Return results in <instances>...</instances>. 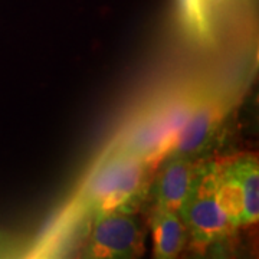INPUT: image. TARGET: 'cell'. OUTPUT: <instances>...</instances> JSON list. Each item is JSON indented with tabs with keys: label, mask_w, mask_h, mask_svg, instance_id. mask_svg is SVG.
Returning a JSON list of instances; mask_svg holds the SVG:
<instances>
[{
	"label": "cell",
	"mask_w": 259,
	"mask_h": 259,
	"mask_svg": "<svg viewBox=\"0 0 259 259\" xmlns=\"http://www.w3.org/2000/svg\"><path fill=\"white\" fill-rule=\"evenodd\" d=\"M154 168L144 158L117 148L93 173L81 193V207L94 216L108 212L133 213L147 193Z\"/></svg>",
	"instance_id": "6da1fadb"
},
{
	"label": "cell",
	"mask_w": 259,
	"mask_h": 259,
	"mask_svg": "<svg viewBox=\"0 0 259 259\" xmlns=\"http://www.w3.org/2000/svg\"><path fill=\"white\" fill-rule=\"evenodd\" d=\"M203 97L199 93H186L147 110L130 127L118 148L157 167Z\"/></svg>",
	"instance_id": "7a4b0ae2"
},
{
	"label": "cell",
	"mask_w": 259,
	"mask_h": 259,
	"mask_svg": "<svg viewBox=\"0 0 259 259\" xmlns=\"http://www.w3.org/2000/svg\"><path fill=\"white\" fill-rule=\"evenodd\" d=\"M214 193L235 229L249 226L259 216L258 158L250 154L214 163Z\"/></svg>",
	"instance_id": "3957f363"
},
{
	"label": "cell",
	"mask_w": 259,
	"mask_h": 259,
	"mask_svg": "<svg viewBox=\"0 0 259 259\" xmlns=\"http://www.w3.org/2000/svg\"><path fill=\"white\" fill-rule=\"evenodd\" d=\"M213 166L214 163H204L193 193L179 210L187 232V242L199 255L206 253L207 248L219 245L235 231L216 199Z\"/></svg>",
	"instance_id": "277c9868"
},
{
	"label": "cell",
	"mask_w": 259,
	"mask_h": 259,
	"mask_svg": "<svg viewBox=\"0 0 259 259\" xmlns=\"http://www.w3.org/2000/svg\"><path fill=\"white\" fill-rule=\"evenodd\" d=\"M144 252V231L128 212H108L95 216L83 256L137 258Z\"/></svg>",
	"instance_id": "5b68a950"
},
{
	"label": "cell",
	"mask_w": 259,
	"mask_h": 259,
	"mask_svg": "<svg viewBox=\"0 0 259 259\" xmlns=\"http://www.w3.org/2000/svg\"><path fill=\"white\" fill-rule=\"evenodd\" d=\"M223 118V102L218 98H207V95L203 97L177 133L166 157L199 160L202 154L209 151V147L218 137Z\"/></svg>",
	"instance_id": "8992f818"
},
{
	"label": "cell",
	"mask_w": 259,
	"mask_h": 259,
	"mask_svg": "<svg viewBox=\"0 0 259 259\" xmlns=\"http://www.w3.org/2000/svg\"><path fill=\"white\" fill-rule=\"evenodd\" d=\"M204 163L200 160L164 157L153 186V196L158 209L179 213L180 207L193 193L202 175Z\"/></svg>",
	"instance_id": "52a82bcc"
},
{
	"label": "cell",
	"mask_w": 259,
	"mask_h": 259,
	"mask_svg": "<svg viewBox=\"0 0 259 259\" xmlns=\"http://www.w3.org/2000/svg\"><path fill=\"white\" fill-rule=\"evenodd\" d=\"M151 232L156 258H176L187 243L185 223L176 212L157 207L151 218Z\"/></svg>",
	"instance_id": "ba28073f"
},
{
	"label": "cell",
	"mask_w": 259,
	"mask_h": 259,
	"mask_svg": "<svg viewBox=\"0 0 259 259\" xmlns=\"http://www.w3.org/2000/svg\"><path fill=\"white\" fill-rule=\"evenodd\" d=\"M223 0H179L180 13L187 30L202 40L212 35L213 18Z\"/></svg>",
	"instance_id": "9c48e42d"
},
{
	"label": "cell",
	"mask_w": 259,
	"mask_h": 259,
	"mask_svg": "<svg viewBox=\"0 0 259 259\" xmlns=\"http://www.w3.org/2000/svg\"><path fill=\"white\" fill-rule=\"evenodd\" d=\"M20 242L12 235L0 231V258H16L22 255Z\"/></svg>",
	"instance_id": "30bf717a"
}]
</instances>
